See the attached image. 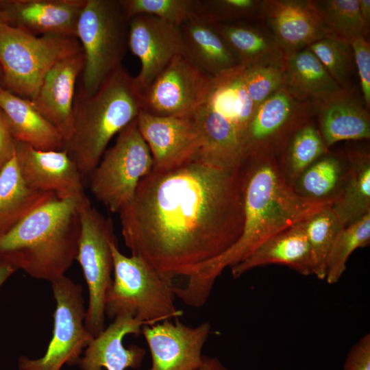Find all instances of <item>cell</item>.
Returning a JSON list of instances; mask_svg holds the SVG:
<instances>
[{
	"label": "cell",
	"instance_id": "cell-25",
	"mask_svg": "<svg viewBox=\"0 0 370 370\" xmlns=\"http://www.w3.org/2000/svg\"><path fill=\"white\" fill-rule=\"evenodd\" d=\"M180 28L185 56L206 73L215 77L240 64L211 23L197 16Z\"/></svg>",
	"mask_w": 370,
	"mask_h": 370
},
{
	"label": "cell",
	"instance_id": "cell-21",
	"mask_svg": "<svg viewBox=\"0 0 370 370\" xmlns=\"http://www.w3.org/2000/svg\"><path fill=\"white\" fill-rule=\"evenodd\" d=\"M145 323L130 315L113 319L86 347L78 362L82 370H125L140 367L146 351L136 345L125 347L123 338L129 334L138 336Z\"/></svg>",
	"mask_w": 370,
	"mask_h": 370
},
{
	"label": "cell",
	"instance_id": "cell-23",
	"mask_svg": "<svg viewBox=\"0 0 370 370\" xmlns=\"http://www.w3.org/2000/svg\"><path fill=\"white\" fill-rule=\"evenodd\" d=\"M303 221L269 238L231 267L233 278L236 279L253 269L269 264L284 265L303 275H313L312 256Z\"/></svg>",
	"mask_w": 370,
	"mask_h": 370
},
{
	"label": "cell",
	"instance_id": "cell-5",
	"mask_svg": "<svg viewBox=\"0 0 370 370\" xmlns=\"http://www.w3.org/2000/svg\"><path fill=\"white\" fill-rule=\"evenodd\" d=\"M239 64L213 77L209 95L194 114L202 144L199 158L217 167L238 170L245 161L248 127L256 107Z\"/></svg>",
	"mask_w": 370,
	"mask_h": 370
},
{
	"label": "cell",
	"instance_id": "cell-6",
	"mask_svg": "<svg viewBox=\"0 0 370 370\" xmlns=\"http://www.w3.org/2000/svg\"><path fill=\"white\" fill-rule=\"evenodd\" d=\"M110 245L114 279L106 296V317L113 320L119 316L130 315L151 325L182 314V310L174 304L172 280L140 257L123 254L116 239L111 241Z\"/></svg>",
	"mask_w": 370,
	"mask_h": 370
},
{
	"label": "cell",
	"instance_id": "cell-19",
	"mask_svg": "<svg viewBox=\"0 0 370 370\" xmlns=\"http://www.w3.org/2000/svg\"><path fill=\"white\" fill-rule=\"evenodd\" d=\"M86 1H0V10L5 14L9 25L33 35L77 38V23Z\"/></svg>",
	"mask_w": 370,
	"mask_h": 370
},
{
	"label": "cell",
	"instance_id": "cell-1",
	"mask_svg": "<svg viewBox=\"0 0 370 370\" xmlns=\"http://www.w3.org/2000/svg\"><path fill=\"white\" fill-rule=\"evenodd\" d=\"M119 213L132 255L172 280L187 278L241 234L242 167L224 169L196 157L169 171H152Z\"/></svg>",
	"mask_w": 370,
	"mask_h": 370
},
{
	"label": "cell",
	"instance_id": "cell-44",
	"mask_svg": "<svg viewBox=\"0 0 370 370\" xmlns=\"http://www.w3.org/2000/svg\"><path fill=\"white\" fill-rule=\"evenodd\" d=\"M359 10L361 18L365 26L369 29L370 27V1L359 0Z\"/></svg>",
	"mask_w": 370,
	"mask_h": 370
},
{
	"label": "cell",
	"instance_id": "cell-41",
	"mask_svg": "<svg viewBox=\"0 0 370 370\" xmlns=\"http://www.w3.org/2000/svg\"><path fill=\"white\" fill-rule=\"evenodd\" d=\"M16 141L14 139L3 113L0 109V172L15 155Z\"/></svg>",
	"mask_w": 370,
	"mask_h": 370
},
{
	"label": "cell",
	"instance_id": "cell-8",
	"mask_svg": "<svg viewBox=\"0 0 370 370\" xmlns=\"http://www.w3.org/2000/svg\"><path fill=\"white\" fill-rule=\"evenodd\" d=\"M82 51L79 40L35 36L0 23V66L3 88L31 99L48 71L61 60Z\"/></svg>",
	"mask_w": 370,
	"mask_h": 370
},
{
	"label": "cell",
	"instance_id": "cell-11",
	"mask_svg": "<svg viewBox=\"0 0 370 370\" xmlns=\"http://www.w3.org/2000/svg\"><path fill=\"white\" fill-rule=\"evenodd\" d=\"M51 284L56 303L52 338L42 358H19L21 370H60L64 364L77 365L83 349L94 338L84 324L86 310L82 285L65 275Z\"/></svg>",
	"mask_w": 370,
	"mask_h": 370
},
{
	"label": "cell",
	"instance_id": "cell-9",
	"mask_svg": "<svg viewBox=\"0 0 370 370\" xmlns=\"http://www.w3.org/2000/svg\"><path fill=\"white\" fill-rule=\"evenodd\" d=\"M78 210L81 229L76 260L88 289L84 324L96 337L106 328L105 300L113 280L110 243L116 238L112 221L93 207L86 195L79 200Z\"/></svg>",
	"mask_w": 370,
	"mask_h": 370
},
{
	"label": "cell",
	"instance_id": "cell-13",
	"mask_svg": "<svg viewBox=\"0 0 370 370\" xmlns=\"http://www.w3.org/2000/svg\"><path fill=\"white\" fill-rule=\"evenodd\" d=\"M213 77L179 56L143 91L142 110L159 116H193L206 100Z\"/></svg>",
	"mask_w": 370,
	"mask_h": 370
},
{
	"label": "cell",
	"instance_id": "cell-31",
	"mask_svg": "<svg viewBox=\"0 0 370 370\" xmlns=\"http://www.w3.org/2000/svg\"><path fill=\"white\" fill-rule=\"evenodd\" d=\"M328 151L317 126L312 120L304 123L280 154L278 164L286 182L292 188L299 175Z\"/></svg>",
	"mask_w": 370,
	"mask_h": 370
},
{
	"label": "cell",
	"instance_id": "cell-2",
	"mask_svg": "<svg viewBox=\"0 0 370 370\" xmlns=\"http://www.w3.org/2000/svg\"><path fill=\"white\" fill-rule=\"evenodd\" d=\"M242 188L244 221L239 238L225 253L187 277L184 286L175 288V296L188 306H203L225 268L242 262L276 234L332 206L295 193L284 179L277 158L272 156L245 162Z\"/></svg>",
	"mask_w": 370,
	"mask_h": 370
},
{
	"label": "cell",
	"instance_id": "cell-3",
	"mask_svg": "<svg viewBox=\"0 0 370 370\" xmlns=\"http://www.w3.org/2000/svg\"><path fill=\"white\" fill-rule=\"evenodd\" d=\"M79 199L56 198L34 210L0 237V259L36 279L64 276L77 255Z\"/></svg>",
	"mask_w": 370,
	"mask_h": 370
},
{
	"label": "cell",
	"instance_id": "cell-26",
	"mask_svg": "<svg viewBox=\"0 0 370 370\" xmlns=\"http://www.w3.org/2000/svg\"><path fill=\"white\" fill-rule=\"evenodd\" d=\"M284 86L297 98L317 103L341 87L307 47L284 58Z\"/></svg>",
	"mask_w": 370,
	"mask_h": 370
},
{
	"label": "cell",
	"instance_id": "cell-29",
	"mask_svg": "<svg viewBox=\"0 0 370 370\" xmlns=\"http://www.w3.org/2000/svg\"><path fill=\"white\" fill-rule=\"evenodd\" d=\"M347 176L343 189L331 206L345 227L370 212V154L365 149L347 153Z\"/></svg>",
	"mask_w": 370,
	"mask_h": 370
},
{
	"label": "cell",
	"instance_id": "cell-34",
	"mask_svg": "<svg viewBox=\"0 0 370 370\" xmlns=\"http://www.w3.org/2000/svg\"><path fill=\"white\" fill-rule=\"evenodd\" d=\"M370 243V212L344 227L336 237L326 262L325 280L330 284L338 282L346 270L347 262L357 249Z\"/></svg>",
	"mask_w": 370,
	"mask_h": 370
},
{
	"label": "cell",
	"instance_id": "cell-46",
	"mask_svg": "<svg viewBox=\"0 0 370 370\" xmlns=\"http://www.w3.org/2000/svg\"><path fill=\"white\" fill-rule=\"evenodd\" d=\"M2 75V70H1V67L0 66V77H1Z\"/></svg>",
	"mask_w": 370,
	"mask_h": 370
},
{
	"label": "cell",
	"instance_id": "cell-45",
	"mask_svg": "<svg viewBox=\"0 0 370 370\" xmlns=\"http://www.w3.org/2000/svg\"><path fill=\"white\" fill-rule=\"evenodd\" d=\"M0 23L8 24V18L5 14L1 10H0Z\"/></svg>",
	"mask_w": 370,
	"mask_h": 370
},
{
	"label": "cell",
	"instance_id": "cell-22",
	"mask_svg": "<svg viewBox=\"0 0 370 370\" xmlns=\"http://www.w3.org/2000/svg\"><path fill=\"white\" fill-rule=\"evenodd\" d=\"M313 104L317 127L328 149L341 140L370 138L369 112L350 88H341L325 100Z\"/></svg>",
	"mask_w": 370,
	"mask_h": 370
},
{
	"label": "cell",
	"instance_id": "cell-12",
	"mask_svg": "<svg viewBox=\"0 0 370 370\" xmlns=\"http://www.w3.org/2000/svg\"><path fill=\"white\" fill-rule=\"evenodd\" d=\"M314 114L313 103L297 98L282 87L256 108L247 133L245 161L277 158L293 134Z\"/></svg>",
	"mask_w": 370,
	"mask_h": 370
},
{
	"label": "cell",
	"instance_id": "cell-10",
	"mask_svg": "<svg viewBox=\"0 0 370 370\" xmlns=\"http://www.w3.org/2000/svg\"><path fill=\"white\" fill-rule=\"evenodd\" d=\"M103 156L89 175L90 190L110 212H119L153 169L151 152L136 119L118 134L114 145Z\"/></svg>",
	"mask_w": 370,
	"mask_h": 370
},
{
	"label": "cell",
	"instance_id": "cell-37",
	"mask_svg": "<svg viewBox=\"0 0 370 370\" xmlns=\"http://www.w3.org/2000/svg\"><path fill=\"white\" fill-rule=\"evenodd\" d=\"M260 0H197V16L212 24L230 23L259 15Z\"/></svg>",
	"mask_w": 370,
	"mask_h": 370
},
{
	"label": "cell",
	"instance_id": "cell-27",
	"mask_svg": "<svg viewBox=\"0 0 370 370\" xmlns=\"http://www.w3.org/2000/svg\"><path fill=\"white\" fill-rule=\"evenodd\" d=\"M56 198L51 193L35 191L26 186L14 155L0 172V237L34 210Z\"/></svg>",
	"mask_w": 370,
	"mask_h": 370
},
{
	"label": "cell",
	"instance_id": "cell-36",
	"mask_svg": "<svg viewBox=\"0 0 370 370\" xmlns=\"http://www.w3.org/2000/svg\"><path fill=\"white\" fill-rule=\"evenodd\" d=\"M129 18L148 14L180 27L197 16V0H120Z\"/></svg>",
	"mask_w": 370,
	"mask_h": 370
},
{
	"label": "cell",
	"instance_id": "cell-30",
	"mask_svg": "<svg viewBox=\"0 0 370 370\" xmlns=\"http://www.w3.org/2000/svg\"><path fill=\"white\" fill-rule=\"evenodd\" d=\"M348 169L346 155L328 151L299 175L292 188L304 198L332 205L343 189Z\"/></svg>",
	"mask_w": 370,
	"mask_h": 370
},
{
	"label": "cell",
	"instance_id": "cell-33",
	"mask_svg": "<svg viewBox=\"0 0 370 370\" xmlns=\"http://www.w3.org/2000/svg\"><path fill=\"white\" fill-rule=\"evenodd\" d=\"M313 260V275L325 280L326 262L332 247L344 227L328 206L303 221Z\"/></svg>",
	"mask_w": 370,
	"mask_h": 370
},
{
	"label": "cell",
	"instance_id": "cell-15",
	"mask_svg": "<svg viewBox=\"0 0 370 370\" xmlns=\"http://www.w3.org/2000/svg\"><path fill=\"white\" fill-rule=\"evenodd\" d=\"M128 48L140 62L135 79L142 92L174 58L185 55L180 27L148 14L130 18Z\"/></svg>",
	"mask_w": 370,
	"mask_h": 370
},
{
	"label": "cell",
	"instance_id": "cell-24",
	"mask_svg": "<svg viewBox=\"0 0 370 370\" xmlns=\"http://www.w3.org/2000/svg\"><path fill=\"white\" fill-rule=\"evenodd\" d=\"M0 109L16 142L42 151L64 149L62 135L38 112L29 99L0 86Z\"/></svg>",
	"mask_w": 370,
	"mask_h": 370
},
{
	"label": "cell",
	"instance_id": "cell-38",
	"mask_svg": "<svg viewBox=\"0 0 370 370\" xmlns=\"http://www.w3.org/2000/svg\"><path fill=\"white\" fill-rule=\"evenodd\" d=\"M243 66L245 85L256 108L284 86V64Z\"/></svg>",
	"mask_w": 370,
	"mask_h": 370
},
{
	"label": "cell",
	"instance_id": "cell-42",
	"mask_svg": "<svg viewBox=\"0 0 370 370\" xmlns=\"http://www.w3.org/2000/svg\"><path fill=\"white\" fill-rule=\"evenodd\" d=\"M196 370H230L216 357L204 355L203 365Z\"/></svg>",
	"mask_w": 370,
	"mask_h": 370
},
{
	"label": "cell",
	"instance_id": "cell-39",
	"mask_svg": "<svg viewBox=\"0 0 370 370\" xmlns=\"http://www.w3.org/2000/svg\"><path fill=\"white\" fill-rule=\"evenodd\" d=\"M354 61L359 77L362 100L367 109L370 107V44L365 36L351 41Z\"/></svg>",
	"mask_w": 370,
	"mask_h": 370
},
{
	"label": "cell",
	"instance_id": "cell-14",
	"mask_svg": "<svg viewBox=\"0 0 370 370\" xmlns=\"http://www.w3.org/2000/svg\"><path fill=\"white\" fill-rule=\"evenodd\" d=\"M136 121L151 152L152 171H169L197 157L202 140L194 116H159L141 110Z\"/></svg>",
	"mask_w": 370,
	"mask_h": 370
},
{
	"label": "cell",
	"instance_id": "cell-17",
	"mask_svg": "<svg viewBox=\"0 0 370 370\" xmlns=\"http://www.w3.org/2000/svg\"><path fill=\"white\" fill-rule=\"evenodd\" d=\"M15 158L28 188L51 193L58 199H79L86 195L83 176L66 149L42 151L16 142Z\"/></svg>",
	"mask_w": 370,
	"mask_h": 370
},
{
	"label": "cell",
	"instance_id": "cell-28",
	"mask_svg": "<svg viewBox=\"0 0 370 370\" xmlns=\"http://www.w3.org/2000/svg\"><path fill=\"white\" fill-rule=\"evenodd\" d=\"M212 25L225 41L240 64H284V56L269 32L266 33L244 21Z\"/></svg>",
	"mask_w": 370,
	"mask_h": 370
},
{
	"label": "cell",
	"instance_id": "cell-18",
	"mask_svg": "<svg viewBox=\"0 0 370 370\" xmlns=\"http://www.w3.org/2000/svg\"><path fill=\"white\" fill-rule=\"evenodd\" d=\"M259 16L284 58L328 35L312 0H263Z\"/></svg>",
	"mask_w": 370,
	"mask_h": 370
},
{
	"label": "cell",
	"instance_id": "cell-7",
	"mask_svg": "<svg viewBox=\"0 0 370 370\" xmlns=\"http://www.w3.org/2000/svg\"><path fill=\"white\" fill-rule=\"evenodd\" d=\"M129 22L120 0H86L77 23L84 54L81 89L85 93H95L122 66Z\"/></svg>",
	"mask_w": 370,
	"mask_h": 370
},
{
	"label": "cell",
	"instance_id": "cell-40",
	"mask_svg": "<svg viewBox=\"0 0 370 370\" xmlns=\"http://www.w3.org/2000/svg\"><path fill=\"white\" fill-rule=\"evenodd\" d=\"M343 370H370V334H364L350 349Z\"/></svg>",
	"mask_w": 370,
	"mask_h": 370
},
{
	"label": "cell",
	"instance_id": "cell-16",
	"mask_svg": "<svg viewBox=\"0 0 370 370\" xmlns=\"http://www.w3.org/2000/svg\"><path fill=\"white\" fill-rule=\"evenodd\" d=\"M211 330L204 322L195 327L164 320L144 325L141 334L148 345L151 366L147 370H196L204 363L202 349Z\"/></svg>",
	"mask_w": 370,
	"mask_h": 370
},
{
	"label": "cell",
	"instance_id": "cell-32",
	"mask_svg": "<svg viewBox=\"0 0 370 370\" xmlns=\"http://www.w3.org/2000/svg\"><path fill=\"white\" fill-rule=\"evenodd\" d=\"M328 35L351 42L359 36L367 37L359 10V0H312Z\"/></svg>",
	"mask_w": 370,
	"mask_h": 370
},
{
	"label": "cell",
	"instance_id": "cell-35",
	"mask_svg": "<svg viewBox=\"0 0 370 370\" xmlns=\"http://www.w3.org/2000/svg\"><path fill=\"white\" fill-rule=\"evenodd\" d=\"M308 48L341 88H349L348 84L354 62L350 43L327 35Z\"/></svg>",
	"mask_w": 370,
	"mask_h": 370
},
{
	"label": "cell",
	"instance_id": "cell-43",
	"mask_svg": "<svg viewBox=\"0 0 370 370\" xmlns=\"http://www.w3.org/2000/svg\"><path fill=\"white\" fill-rule=\"evenodd\" d=\"M16 270L13 265L0 259V288Z\"/></svg>",
	"mask_w": 370,
	"mask_h": 370
},
{
	"label": "cell",
	"instance_id": "cell-20",
	"mask_svg": "<svg viewBox=\"0 0 370 370\" xmlns=\"http://www.w3.org/2000/svg\"><path fill=\"white\" fill-rule=\"evenodd\" d=\"M83 69L82 51L61 60L48 71L29 99L38 112L58 130L65 143L73 132L75 87Z\"/></svg>",
	"mask_w": 370,
	"mask_h": 370
},
{
	"label": "cell",
	"instance_id": "cell-4",
	"mask_svg": "<svg viewBox=\"0 0 370 370\" xmlns=\"http://www.w3.org/2000/svg\"><path fill=\"white\" fill-rule=\"evenodd\" d=\"M142 96L135 77L123 66L92 95L77 91L73 132L64 149L83 177L97 166L111 138L137 118L143 109Z\"/></svg>",
	"mask_w": 370,
	"mask_h": 370
}]
</instances>
